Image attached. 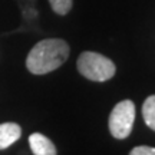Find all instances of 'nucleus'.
<instances>
[{"mask_svg":"<svg viewBox=\"0 0 155 155\" xmlns=\"http://www.w3.org/2000/svg\"><path fill=\"white\" fill-rule=\"evenodd\" d=\"M69 56V46L62 39H45L33 46L26 58L29 72L35 75H45L56 71L66 62Z\"/></svg>","mask_w":155,"mask_h":155,"instance_id":"obj_1","label":"nucleus"},{"mask_svg":"<svg viewBox=\"0 0 155 155\" xmlns=\"http://www.w3.org/2000/svg\"><path fill=\"white\" fill-rule=\"evenodd\" d=\"M78 71L81 75L96 82H105L115 75V63L96 52H83L78 59Z\"/></svg>","mask_w":155,"mask_h":155,"instance_id":"obj_2","label":"nucleus"},{"mask_svg":"<svg viewBox=\"0 0 155 155\" xmlns=\"http://www.w3.org/2000/svg\"><path fill=\"white\" fill-rule=\"evenodd\" d=\"M135 121V105L132 101H121L109 115V131L116 139H124L131 134Z\"/></svg>","mask_w":155,"mask_h":155,"instance_id":"obj_3","label":"nucleus"},{"mask_svg":"<svg viewBox=\"0 0 155 155\" xmlns=\"http://www.w3.org/2000/svg\"><path fill=\"white\" fill-rule=\"evenodd\" d=\"M29 145L35 155H56L53 142L39 132H35L29 137Z\"/></svg>","mask_w":155,"mask_h":155,"instance_id":"obj_4","label":"nucleus"},{"mask_svg":"<svg viewBox=\"0 0 155 155\" xmlns=\"http://www.w3.org/2000/svg\"><path fill=\"white\" fill-rule=\"evenodd\" d=\"M22 135L20 127L15 122L0 124V150H6L7 147L15 144Z\"/></svg>","mask_w":155,"mask_h":155,"instance_id":"obj_5","label":"nucleus"},{"mask_svg":"<svg viewBox=\"0 0 155 155\" xmlns=\"http://www.w3.org/2000/svg\"><path fill=\"white\" fill-rule=\"evenodd\" d=\"M142 116L148 127L155 131V95L148 96L142 105Z\"/></svg>","mask_w":155,"mask_h":155,"instance_id":"obj_6","label":"nucleus"},{"mask_svg":"<svg viewBox=\"0 0 155 155\" xmlns=\"http://www.w3.org/2000/svg\"><path fill=\"white\" fill-rule=\"evenodd\" d=\"M49 3L55 13L63 16V15L69 13V10L72 9L73 0H49Z\"/></svg>","mask_w":155,"mask_h":155,"instance_id":"obj_7","label":"nucleus"},{"mask_svg":"<svg viewBox=\"0 0 155 155\" xmlns=\"http://www.w3.org/2000/svg\"><path fill=\"white\" fill-rule=\"evenodd\" d=\"M129 155H155V148L152 147H145V145H141V147H135Z\"/></svg>","mask_w":155,"mask_h":155,"instance_id":"obj_8","label":"nucleus"}]
</instances>
